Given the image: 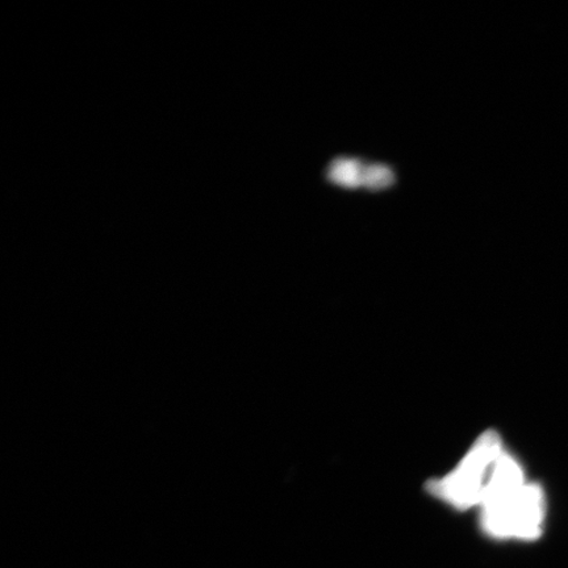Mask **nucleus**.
<instances>
[{
	"label": "nucleus",
	"mask_w": 568,
	"mask_h": 568,
	"mask_svg": "<svg viewBox=\"0 0 568 568\" xmlns=\"http://www.w3.org/2000/svg\"><path fill=\"white\" fill-rule=\"evenodd\" d=\"M393 180V174H390L387 168H371V172H368L365 186L371 189H381L386 187Z\"/></svg>",
	"instance_id": "nucleus-3"
},
{
	"label": "nucleus",
	"mask_w": 568,
	"mask_h": 568,
	"mask_svg": "<svg viewBox=\"0 0 568 568\" xmlns=\"http://www.w3.org/2000/svg\"><path fill=\"white\" fill-rule=\"evenodd\" d=\"M503 453L500 436L495 430H487L450 474L430 480L426 488L433 496L459 510L480 507Z\"/></svg>",
	"instance_id": "nucleus-2"
},
{
	"label": "nucleus",
	"mask_w": 568,
	"mask_h": 568,
	"mask_svg": "<svg viewBox=\"0 0 568 568\" xmlns=\"http://www.w3.org/2000/svg\"><path fill=\"white\" fill-rule=\"evenodd\" d=\"M480 510L481 528L489 537L530 541L541 535L542 489L525 481L521 466L506 452L497 460Z\"/></svg>",
	"instance_id": "nucleus-1"
}]
</instances>
